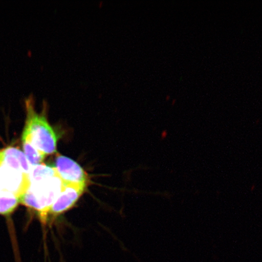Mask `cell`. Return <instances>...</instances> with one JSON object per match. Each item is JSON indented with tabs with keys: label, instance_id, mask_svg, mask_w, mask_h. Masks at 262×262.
<instances>
[{
	"label": "cell",
	"instance_id": "obj_3",
	"mask_svg": "<svg viewBox=\"0 0 262 262\" xmlns=\"http://www.w3.org/2000/svg\"><path fill=\"white\" fill-rule=\"evenodd\" d=\"M87 186L63 182L60 194L49 209L47 221L49 216L56 217L73 208L83 195Z\"/></svg>",
	"mask_w": 262,
	"mask_h": 262
},
{
	"label": "cell",
	"instance_id": "obj_5",
	"mask_svg": "<svg viewBox=\"0 0 262 262\" xmlns=\"http://www.w3.org/2000/svg\"><path fill=\"white\" fill-rule=\"evenodd\" d=\"M19 204V199L11 193H0V214H11Z\"/></svg>",
	"mask_w": 262,
	"mask_h": 262
},
{
	"label": "cell",
	"instance_id": "obj_4",
	"mask_svg": "<svg viewBox=\"0 0 262 262\" xmlns=\"http://www.w3.org/2000/svg\"><path fill=\"white\" fill-rule=\"evenodd\" d=\"M54 168L62 181L73 184L88 185V176L81 166L69 157L58 155Z\"/></svg>",
	"mask_w": 262,
	"mask_h": 262
},
{
	"label": "cell",
	"instance_id": "obj_2",
	"mask_svg": "<svg viewBox=\"0 0 262 262\" xmlns=\"http://www.w3.org/2000/svg\"><path fill=\"white\" fill-rule=\"evenodd\" d=\"M25 121L21 134L23 146H31L45 157L57 152V142L60 135L57 127L49 122L48 105L42 103L40 112L36 109L35 98L32 96L25 100Z\"/></svg>",
	"mask_w": 262,
	"mask_h": 262
},
{
	"label": "cell",
	"instance_id": "obj_1",
	"mask_svg": "<svg viewBox=\"0 0 262 262\" xmlns=\"http://www.w3.org/2000/svg\"><path fill=\"white\" fill-rule=\"evenodd\" d=\"M29 179L28 188L19 204L37 212L45 223L47 221L49 208L61 191L63 182L54 166L45 164L32 166Z\"/></svg>",
	"mask_w": 262,
	"mask_h": 262
},
{
	"label": "cell",
	"instance_id": "obj_6",
	"mask_svg": "<svg viewBox=\"0 0 262 262\" xmlns=\"http://www.w3.org/2000/svg\"><path fill=\"white\" fill-rule=\"evenodd\" d=\"M3 157V150H1V151H0V164H1L2 160ZM3 192L2 191V184H1V181H0V193Z\"/></svg>",
	"mask_w": 262,
	"mask_h": 262
}]
</instances>
